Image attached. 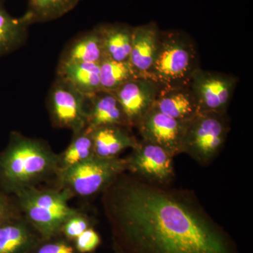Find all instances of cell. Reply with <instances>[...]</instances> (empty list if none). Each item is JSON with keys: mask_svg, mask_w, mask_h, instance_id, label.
I'll use <instances>...</instances> for the list:
<instances>
[{"mask_svg": "<svg viewBox=\"0 0 253 253\" xmlns=\"http://www.w3.org/2000/svg\"><path fill=\"white\" fill-rule=\"evenodd\" d=\"M230 130L227 113L200 112L186 123L181 154L208 166L224 147Z\"/></svg>", "mask_w": 253, "mask_h": 253, "instance_id": "cell-5", "label": "cell"}, {"mask_svg": "<svg viewBox=\"0 0 253 253\" xmlns=\"http://www.w3.org/2000/svg\"><path fill=\"white\" fill-rule=\"evenodd\" d=\"M161 31L155 22L133 27L129 62L139 77L149 78L157 55Z\"/></svg>", "mask_w": 253, "mask_h": 253, "instance_id": "cell-12", "label": "cell"}, {"mask_svg": "<svg viewBox=\"0 0 253 253\" xmlns=\"http://www.w3.org/2000/svg\"><path fill=\"white\" fill-rule=\"evenodd\" d=\"M238 78L199 68L190 81L200 112L227 113Z\"/></svg>", "mask_w": 253, "mask_h": 253, "instance_id": "cell-9", "label": "cell"}, {"mask_svg": "<svg viewBox=\"0 0 253 253\" xmlns=\"http://www.w3.org/2000/svg\"><path fill=\"white\" fill-rule=\"evenodd\" d=\"M101 34L104 58L113 61H129L132 26L126 23H106L98 26Z\"/></svg>", "mask_w": 253, "mask_h": 253, "instance_id": "cell-18", "label": "cell"}, {"mask_svg": "<svg viewBox=\"0 0 253 253\" xmlns=\"http://www.w3.org/2000/svg\"><path fill=\"white\" fill-rule=\"evenodd\" d=\"M87 99L73 86L57 78L47 99L51 122L56 127L71 129L73 134L86 127Z\"/></svg>", "mask_w": 253, "mask_h": 253, "instance_id": "cell-8", "label": "cell"}, {"mask_svg": "<svg viewBox=\"0 0 253 253\" xmlns=\"http://www.w3.org/2000/svg\"><path fill=\"white\" fill-rule=\"evenodd\" d=\"M153 107L168 117L187 122L199 113L197 102L190 84L161 88Z\"/></svg>", "mask_w": 253, "mask_h": 253, "instance_id": "cell-13", "label": "cell"}, {"mask_svg": "<svg viewBox=\"0 0 253 253\" xmlns=\"http://www.w3.org/2000/svg\"><path fill=\"white\" fill-rule=\"evenodd\" d=\"M28 253H80L74 243L62 234L41 239Z\"/></svg>", "mask_w": 253, "mask_h": 253, "instance_id": "cell-24", "label": "cell"}, {"mask_svg": "<svg viewBox=\"0 0 253 253\" xmlns=\"http://www.w3.org/2000/svg\"><path fill=\"white\" fill-rule=\"evenodd\" d=\"M5 0H0V57L11 54L24 42L28 28L33 23L31 15L14 17L8 12Z\"/></svg>", "mask_w": 253, "mask_h": 253, "instance_id": "cell-19", "label": "cell"}, {"mask_svg": "<svg viewBox=\"0 0 253 253\" xmlns=\"http://www.w3.org/2000/svg\"><path fill=\"white\" fill-rule=\"evenodd\" d=\"M59 155L44 141L12 131L0 154V189L15 196L28 188L56 177Z\"/></svg>", "mask_w": 253, "mask_h": 253, "instance_id": "cell-2", "label": "cell"}, {"mask_svg": "<svg viewBox=\"0 0 253 253\" xmlns=\"http://www.w3.org/2000/svg\"><path fill=\"white\" fill-rule=\"evenodd\" d=\"M104 58L97 26L76 38L63 51L59 63H100Z\"/></svg>", "mask_w": 253, "mask_h": 253, "instance_id": "cell-20", "label": "cell"}, {"mask_svg": "<svg viewBox=\"0 0 253 253\" xmlns=\"http://www.w3.org/2000/svg\"><path fill=\"white\" fill-rule=\"evenodd\" d=\"M161 87L146 77L133 78L113 92L122 106L128 125L136 127L151 111Z\"/></svg>", "mask_w": 253, "mask_h": 253, "instance_id": "cell-11", "label": "cell"}, {"mask_svg": "<svg viewBox=\"0 0 253 253\" xmlns=\"http://www.w3.org/2000/svg\"><path fill=\"white\" fill-rule=\"evenodd\" d=\"M99 68L101 89L108 92H114L126 82L139 77L129 61L119 62L104 58Z\"/></svg>", "mask_w": 253, "mask_h": 253, "instance_id": "cell-22", "label": "cell"}, {"mask_svg": "<svg viewBox=\"0 0 253 253\" xmlns=\"http://www.w3.org/2000/svg\"><path fill=\"white\" fill-rule=\"evenodd\" d=\"M18 208L41 239L61 234L63 223L78 210L70 206L74 196L64 188L33 186L15 195Z\"/></svg>", "mask_w": 253, "mask_h": 253, "instance_id": "cell-4", "label": "cell"}, {"mask_svg": "<svg viewBox=\"0 0 253 253\" xmlns=\"http://www.w3.org/2000/svg\"><path fill=\"white\" fill-rule=\"evenodd\" d=\"M41 239L22 213L0 224V253H28Z\"/></svg>", "mask_w": 253, "mask_h": 253, "instance_id": "cell-16", "label": "cell"}, {"mask_svg": "<svg viewBox=\"0 0 253 253\" xmlns=\"http://www.w3.org/2000/svg\"><path fill=\"white\" fill-rule=\"evenodd\" d=\"M90 227H93L90 218L84 213L78 211L63 223L61 234L73 242L76 238Z\"/></svg>", "mask_w": 253, "mask_h": 253, "instance_id": "cell-25", "label": "cell"}, {"mask_svg": "<svg viewBox=\"0 0 253 253\" xmlns=\"http://www.w3.org/2000/svg\"><path fill=\"white\" fill-rule=\"evenodd\" d=\"M101 242V236L94 227L86 229L73 241L76 249L80 253L94 252L98 249Z\"/></svg>", "mask_w": 253, "mask_h": 253, "instance_id": "cell-26", "label": "cell"}, {"mask_svg": "<svg viewBox=\"0 0 253 253\" xmlns=\"http://www.w3.org/2000/svg\"><path fill=\"white\" fill-rule=\"evenodd\" d=\"M131 128L123 126H104L89 129L94 145V156L111 159L119 158L126 149H133L139 141L131 132Z\"/></svg>", "mask_w": 253, "mask_h": 253, "instance_id": "cell-14", "label": "cell"}, {"mask_svg": "<svg viewBox=\"0 0 253 253\" xmlns=\"http://www.w3.org/2000/svg\"><path fill=\"white\" fill-rule=\"evenodd\" d=\"M186 123L168 117L153 107L136 128L141 140L157 145L174 158L181 154Z\"/></svg>", "mask_w": 253, "mask_h": 253, "instance_id": "cell-10", "label": "cell"}, {"mask_svg": "<svg viewBox=\"0 0 253 253\" xmlns=\"http://www.w3.org/2000/svg\"><path fill=\"white\" fill-rule=\"evenodd\" d=\"M58 78L71 84L86 99L102 91L99 63H59Z\"/></svg>", "mask_w": 253, "mask_h": 253, "instance_id": "cell-17", "label": "cell"}, {"mask_svg": "<svg viewBox=\"0 0 253 253\" xmlns=\"http://www.w3.org/2000/svg\"><path fill=\"white\" fill-rule=\"evenodd\" d=\"M93 156H94V153L92 138L90 130L86 127L73 134L71 144L59 155L58 174Z\"/></svg>", "mask_w": 253, "mask_h": 253, "instance_id": "cell-21", "label": "cell"}, {"mask_svg": "<svg viewBox=\"0 0 253 253\" xmlns=\"http://www.w3.org/2000/svg\"><path fill=\"white\" fill-rule=\"evenodd\" d=\"M113 249V252H114V253H120L119 252H118L117 250H116V249Z\"/></svg>", "mask_w": 253, "mask_h": 253, "instance_id": "cell-28", "label": "cell"}, {"mask_svg": "<svg viewBox=\"0 0 253 253\" xmlns=\"http://www.w3.org/2000/svg\"><path fill=\"white\" fill-rule=\"evenodd\" d=\"M21 213L15 197L0 189V224Z\"/></svg>", "mask_w": 253, "mask_h": 253, "instance_id": "cell-27", "label": "cell"}, {"mask_svg": "<svg viewBox=\"0 0 253 253\" xmlns=\"http://www.w3.org/2000/svg\"><path fill=\"white\" fill-rule=\"evenodd\" d=\"M126 158L106 159L93 156L60 173L58 186L73 196L89 198L103 193L120 174L126 172Z\"/></svg>", "mask_w": 253, "mask_h": 253, "instance_id": "cell-6", "label": "cell"}, {"mask_svg": "<svg viewBox=\"0 0 253 253\" xmlns=\"http://www.w3.org/2000/svg\"><path fill=\"white\" fill-rule=\"evenodd\" d=\"M120 253H240L232 237L194 193L123 172L102 193Z\"/></svg>", "mask_w": 253, "mask_h": 253, "instance_id": "cell-1", "label": "cell"}, {"mask_svg": "<svg viewBox=\"0 0 253 253\" xmlns=\"http://www.w3.org/2000/svg\"><path fill=\"white\" fill-rule=\"evenodd\" d=\"M200 67L197 46L193 38L179 30L161 31L157 55L149 78L161 88L187 85Z\"/></svg>", "mask_w": 253, "mask_h": 253, "instance_id": "cell-3", "label": "cell"}, {"mask_svg": "<svg viewBox=\"0 0 253 253\" xmlns=\"http://www.w3.org/2000/svg\"><path fill=\"white\" fill-rule=\"evenodd\" d=\"M86 127L89 129L104 126L128 125L121 104L112 92L101 91L87 99Z\"/></svg>", "mask_w": 253, "mask_h": 253, "instance_id": "cell-15", "label": "cell"}, {"mask_svg": "<svg viewBox=\"0 0 253 253\" xmlns=\"http://www.w3.org/2000/svg\"><path fill=\"white\" fill-rule=\"evenodd\" d=\"M26 12L31 15L33 23L54 21L70 12L81 0H28Z\"/></svg>", "mask_w": 253, "mask_h": 253, "instance_id": "cell-23", "label": "cell"}, {"mask_svg": "<svg viewBox=\"0 0 253 253\" xmlns=\"http://www.w3.org/2000/svg\"><path fill=\"white\" fill-rule=\"evenodd\" d=\"M173 158L157 145L141 140L126 158V171L150 184L169 186L175 176Z\"/></svg>", "mask_w": 253, "mask_h": 253, "instance_id": "cell-7", "label": "cell"}]
</instances>
